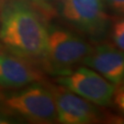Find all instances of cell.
Returning a JSON list of instances; mask_svg holds the SVG:
<instances>
[{
  "label": "cell",
  "mask_w": 124,
  "mask_h": 124,
  "mask_svg": "<svg viewBox=\"0 0 124 124\" xmlns=\"http://www.w3.org/2000/svg\"><path fill=\"white\" fill-rule=\"evenodd\" d=\"M115 103L124 112V88L120 90V92H118L115 96Z\"/></svg>",
  "instance_id": "7c38bea8"
},
{
  "label": "cell",
  "mask_w": 124,
  "mask_h": 124,
  "mask_svg": "<svg viewBox=\"0 0 124 124\" xmlns=\"http://www.w3.org/2000/svg\"><path fill=\"white\" fill-rule=\"evenodd\" d=\"M49 86L54 98L59 122L63 124H90L99 120V110L92 102L60 85Z\"/></svg>",
  "instance_id": "8992f818"
},
{
  "label": "cell",
  "mask_w": 124,
  "mask_h": 124,
  "mask_svg": "<svg viewBox=\"0 0 124 124\" xmlns=\"http://www.w3.org/2000/svg\"><path fill=\"white\" fill-rule=\"evenodd\" d=\"M105 4L113 12L124 15V0H105Z\"/></svg>",
  "instance_id": "30bf717a"
},
{
  "label": "cell",
  "mask_w": 124,
  "mask_h": 124,
  "mask_svg": "<svg viewBox=\"0 0 124 124\" xmlns=\"http://www.w3.org/2000/svg\"><path fill=\"white\" fill-rule=\"evenodd\" d=\"M0 23H1V18H0Z\"/></svg>",
  "instance_id": "9a60e30c"
},
{
  "label": "cell",
  "mask_w": 124,
  "mask_h": 124,
  "mask_svg": "<svg viewBox=\"0 0 124 124\" xmlns=\"http://www.w3.org/2000/svg\"><path fill=\"white\" fill-rule=\"evenodd\" d=\"M0 43L7 51L30 60L44 56L47 28L22 1H12L0 12Z\"/></svg>",
  "instance_id": "6da1fadb"
},
{
  "label": "cell",
  "mask_w": 124,
  "mask_h": 124,
  "mask_svg": "<svg viewBox=\"0 0 124 124\" xmlns=\"http://www.w3.org/2000/svg\"><path fill=\"white\" fill-rule=\"evenodd\" d=\"M1 98V108L18 120L35 123H53L57 120L55 101L50 86L41 82L18 88Z\"/></svg>",
  "instance_id": "7a4b0ae2"
},
{
  "label": "cell",
  "mask_w": 124,
  "mask_h": 124,
  "mask_svg": "<svg viewBox=\"0 0 124 124\" xmlns=\"http://www.w3.org/2000/svg\"><path fill=\"white\" fill-rule=\"evenodd\" d=\"M121 84H123V85H124V78L122 79V82H121Z\"/></svg>",
  "instance_id": "5bb4252c"
},
{
  "label": "cell",
  "mask_w": 124,
  "mask_h": 124,
  "mask_svg": "<svg viewBox=\"0 0 124 124\" xmlns=\"http://www.w3.org/2000/svg\"><path fill=\"white\" fill-rule=\"evenodd\" d=\"M56 83L98 106H108L115 94V85L95 70L78 67L56 75Z\"/></svg>",
  "instance_id": "5b68a950"
},
{
  "label": "cell",
  "mask_w": 124,
  "mask_h": 124,
  "mask_svg": "<svg viewBox=\"0 0 124 124\" xmlns=\"http://www.w3.org/2000/svg\"><path fill=\"white\" fill-rule=\"evenodd\" d=\"M2 48H3V46H2V44H1V43H0V50L2 49Z\"/></svg>",
  "instance_id": "4fadbf2b"
},
{
  "label": "cell",
  "mask_w": 124,
  "mask_h": 124,
  "mask_svg": "<svg viewBox=\"0 0 124 124\" xmlns=\"http://www.w3.org/2000/svg\"><path fill=\"white\" fill-rule=\"evenodd\" d=\"M47 33L46 52L42 59L46 69L55 75L71 71L93 49L82 37L61 27L50 26Z\"/></svg>",
  "instance_id": "3957f363"
},
{
  "label": "cell",
  "mask_w": 124,
  "mask_h": 124,
  "mask_svg": "<svg viewBox=\"0 0 124 124\" xmlns=\"http://www.w3.org/2000/svg\"><path fill=\"white\" fill-rule=\"evenodd\" d=\"M59 10L65 21L90 37L102 38L108 31L105 0H59Z\"/></svg>",
  "instance_id": "277c9868"
},
{
  "label": "cell",
  "mask_w": 124,
  "mask_h": 124,
  "mask_svg": "<svg viewBox=\"0 0 124 124\" xmlns=\"http://www.w3.org/2000/svg\"><path fill=\"white\" fill-rule=\"evenodd\" d=\"M112 40L117 48L124 51V18L117 20L113 24Z\"/></svg>",
  "instance_id": "9c48e42d"
},
{
  "label": "cell",
  "mask_w": 124,
  "mask_h": 124,
  "mask_svg": "<svg viewBox=\"0 0 124 124\" xmlns=\"http://www.w3.org/2000/svg\"><path fill=\"white\" fill-rule=\"evenodd\" d=\"M18 119L14 116L10 115L9 113L6 112L4 109H0V124H11L17 123Z\"/></svg>",
  "instance_id": "8fae6325"
},
{
  "label": "cell",
  "mask_w": 124,
  "mask_h": 124,
  "mask_svg": "<svg viewBox=\"0 0 124 124\" xmlns=\"http://www.w3.org/2000/svg\"><path fill=\"white\" fill-rule=\"evenodd\" d=\"M82 63L98 72L113 85H120L124 78V51L109 44L93 47Z\"/></svg>",
  "instance_id": "ba28073f"
},
{
  "label": "cell",
  "mask_w": 124,
  "mask_h": 124,
  "mask_svg": "<svg viewBox=\"0 0 124 124\" xmlns=\"http://www.w3.org/2000/svg\"><path fill=\"white\" fill-rule=\"evenodd\" d=\"M32 60L0 50V87L18 89L28 85L42 82L43 74Z\"/></svg>",
  "instance_id": "52a82bcc"
}]
</instances>
